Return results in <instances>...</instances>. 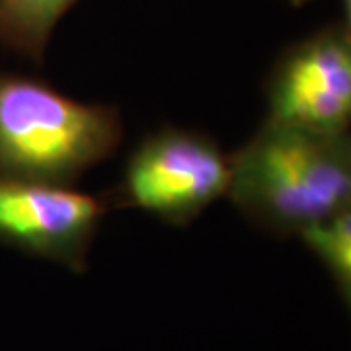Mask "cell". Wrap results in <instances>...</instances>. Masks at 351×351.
<instances>
[{"label":"cell","mask_w":351,"mask_h":351,"mask_svg":"<svg viewBox=\"0 0 351 351\" xmlns=\"http://www.w3.org/2000/svg\"><path fill=\"white\" fill-rule=\"evenodd\" d=\"M226 197L254 223L301 237L351 205V133L265 119L230 154Z\"/></svg>","instance_id":"1"},{"label":"cell","mask_w":351,"mask_h":351,"mask_svg":"<svg viewBox=\"0 0 351 351\" xmlns=\"http://www.w3.org/2000/svg\"><path fill=\"white\" fill-rule=\"evenodd\" d=\"M121 141L115 110L36 78L0 75V178L71 186Z\"/></svg>","instance_id":"2"},{"label":"cell","mask_w":351,"mask_h":351,"mask_svg":"<svg viewBox=\"0 0 351 351\" xmlns=\"http://www.w3.org/2000/svg\"><path fill=\"white\" fill-rule=\"evenodd\" d=\"M230 188V154L209 137L162 129L138 145L123 172L127 203L172 225L193 221Z\"/></svg>","instance_id":"3"},{"label":"cell","mask_w":351,"mask_h":351,"mask_svg":"<svg viewBox=\"0 0 351 351\" xmlns=\"http://www.w3.org/2000/svg\"><path fill=\"white\" fill-rule=\"evenodd\" d=\"M267 119L351 133V39L339 24L285 51L267 82Z\"/></svg>","instance_id":"4"},{"label":"cell","mask_w":351,"mask_h":351,"mask_svg":"<svg viewBox=\"0 0 351 351\" xmlns=\"http://www.w3.org/2000/svg\"><path fill=\"white\" fill-rule=\"evenodd\" d=\"M104 207L66 184L0 178V242L69 267L84 265Z\"/></svg>","instance_id":"5"},{"label":"cell","mask_w":351,"mask_h":351,"mask_svg":"<svg viewBox=\"0 0 351 351\" xmlns=\"http://www.w3.org/2000/svg\"><path fill=\"white\" fill-rule=\"evenodd\" d=\"M76 0H0V41L20 55L41 59L51 36Z\"/></svg>","instance_id":"6"},{"label":"cell","mask_w":351,"mask_h":351,"mask_svg":"<svg viewBox=\"0 0 351 351\" xmlns=\"http://www.w3.org/2000/svg\"><path fill=\"white\" fill-rule=\"evenodd\" d=\"M301 239L338 277L339 285H351V205L302 232Z\"/></svg>","instance_id":"7"},{"label":"cell","mask_w":351,"mask_h":351,"mask_svg":"<svg viewBox=\"0 0 351 351\" xmlns=\"http://www.w3.org/2000/svg\"><path fill=\"white\" fill-rule=\"evenodd\" d=\"M341 10H343V20H341L339 27L351 39V0H341Z\"/></svg>","instance_id":"8"},{"label":"cell","mask_w":351,"mask_h":351,"mask_svg":"<svg viewBox=\"0 0 351 351\" xmlns=\"http://www.w3.org/2000/svg\"><path fill=\"white\" fill-rule=\"evenodd\" d=\"M341 291H343V297H346V301L350 304L351 311V285H341Z\"/></svg>","instance_id":"9"}]
</instances>
